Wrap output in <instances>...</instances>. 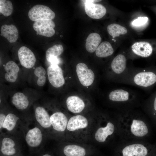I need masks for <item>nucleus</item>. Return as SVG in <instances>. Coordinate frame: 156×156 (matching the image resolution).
I'll use <instances>...</instances> for the list:
<instances>
[{"mask_svg":"<svg viewBox=\"0 0 156 156\" xmlns=\"http://www.w3.org/2000/svg\"><path fill=\"white\" fill-rule=\"evenodd\" d=\"M119 83L147 90L156 83V69L129 68Z\"/></svg>","mask_w":156,"mask_h":156,"instance_id":"obj_1","label":"nucleus"},{"mask_svg":"<svg viewBox=\"0 0 156 156\" xmlns=\"http://www.w3.org/2000/svg\"><path fill=\"white\" fill-rule=\"evenodd\" d=\"M128 69L126 57L124 54L120 53L116 55L112 61L107 74L113 80L119 83Z\"/></svg>","mask_w":156,"mask_h":156,"instance_id":"obj_2","label":"nucleus"},{"mask_svg":"<svg viewBox=\"0 0 156 156\" xmlns=\"http://www.w3.org/2000/svg\"><path fill=\"white\" fill-rule=\"evenodd\" d=\"M108 94L109 100L120 104L133 102L138 98L140 94L128 88H119L112 90Z\"/></svg>","mask_w":156,"mask_h":156,"instance_id":"obj_3","label":"nucleus"},{"mask_svg":"<svg viewBox=\"0 0 156 156\" xmlns=\"http://www.w3.org/2000/svg\"><path fill=\"white\" fill-rule=\"evenodd\" d=\"M44 135L40 127L37 126L28 128L26 131L25 138L28 146L33 149H36L42 144Z\"/></svg>","mask_w":156,"mask_h":156,"instance_id":"obj_4","label":"nucleus"},{"mask_svg":"<svg viewBox=\"0 0 156 156\" xmlns=\"http://www.w3.org/2000/svg\"><path fill=\"white\" fill-rule=\"evenodd\" d=\"M28 15L32 21H35L40 20H52L55 17V13L48 6L37 5L29 10Z\"/></svg>","mask_w":156,"mask_h":156,"instance_id":"obj_5","label":"nucleus"},{"mask_svg":"<svg viewBox=\"0 0 156 156\" xmlns=\"http://www.w3.org/2000/svg\"><path fill=\"white\" fill-rule=\"evenodd\" d=\"M49 81L51 85L55 88L62 86L65 80L62 68L58 64H51L47 68Z\"/></svg>","mask_w":156,"mask_h":156,"instance_id":"obj_6","label":"nucleus"},{"mask_svg":"<svg viewBox=\"0 0 156 156\" xmlns=\"http://www.w3.org/2000/svg\"><path fill=\"white\" fill-rule=\"evenodd\" d=\"M76 70L79 81L82 85L88 87L92 84L95 78L94 73L85 64L81 62L77 64Z\"/></svg>","mask_w":156,"mask_h":156,"instance_id":"obj_7","label":"nucleus"},{"mask_svg":"<svg viewBox=\"0 0 156 156\" xmlns=\"http://www.w3.org/2000/svg\"><path fill=\"white\" fill-rule=\"evenodd\" d=\"M55 24L52 20H40L34 21L33 24L34 29L37 34L51 37L55 34L54 29Z\"/></svg>","mask_w":156,"mask_h":156,"instance_id":"obj_8","label":"nucleus"},{"mask_svg":"<svg viewBox=\"0 0 156 156\" xmlns=\"http://www.w3.org/2000/svg\"><path fill=\"white\" fill-rule=\"evenodd\" d=\"M20 152L16 141L9 136H4L1 138L0 152L3 156H12L18 155Z\"/></svg>","mask_w":156,"mask_h":156,"instance_id":"obj_9","label":"nucleus"},{"mask_svg":"<svg viewBox=\"0 0 156 156\" xmlns=\"http://www.w3.org/2000/svg\"><path fill=\"white\" fill-rule=\"evenodd\" d=\"M18 55L20 63L24 67L30 69L34 66L36 61L35 55L32 51L25 46H22L18 51Z\"/></svg>","mask_w":156,"mask_h":156,"instance_id":"obj_10","label":"nucleus"},{"mask_svg":"<svg viewBox=\"0 0 156 156\" xmlns=\"http://www.w3.org/2000/svg\"><path fill=\"white\" fill-rule=\"evenodd\" d=\"M85 2L84 10L87 15L94 19H99L103 17L106 14V9L103 5L83 0Z\"/></svg>","mask_w":156,"mask_h":156,"instance_id":"obj_11","label":"nucleus"},{"mask_svg":"<svg viewBox=\"0 0 156 156\" xmlns=\"http://www.w3.org/2000/svg\"><path fill=\"white\" fill-rule=\"evenodd\" d=\"M34 115L36 120L39 126L45 131L51 126L50 116L47 110L43 107L38 106L35 108Z\"/></svg>","mask_w":156,"mask_h":156,"instance_id":"obj_12","label":"nucleus"},{"mask_svg":"<svg viewBox=\"0 0 156 156\" xmlns=\"http://www.w3.org/2000/svg\"><path fill=\"white\" fill-rule=\"evenodd\" d=\"M50 122L53 129L59 132L64 131L68 122L66 115L59 112H55L50 116Z\"/></svg>","mask_w":156,"mask_h":156,"instance_id":"obj_13","label":"nucleus"},{"mask_svg":"<svg viewBox=\"0 0 156 156\" xmlns=\"http://www.w3.org/2000/svg\"><path fill=\"white\" fill-rule=\"evenodd\" d=\"M132 52L138 56L146 57L150 56L153 52V48L150 43L146 42H136L131 46Z\"/></svg>","mask_w":156,"mask_h":156,"instance_id":"obj_14","label":"nucleus"},{"mask_svg":"<svg viewBox=\"0 0 156 156\" xmlns=\"http://www.w3.org/2000/svg\"><path fill=\"white\" fill-rule=\"evenodd\" d=\"M5 71V79L7 81L13 83L17 80L20 68L13 61H10L4 66Z\"/></svg>","mask_w":156,"mask_h":156,"instance_id":"obj_15","label":"nucleus"},{"mask_svg":"<svg viewBox=\"0 0 156 156\" xmlns=\"http://www.w3.org/2000/svg\"><path fill=\"white\" fill-rule=\"evenodd\" d=\"M66 105L68 109L74 113L81 112L85 107L83 101L78 96H68L66 100Z\"/></svg>","mask_w":156,"mask_h":156,"instance_id":"obj_16","label":"nucleus"},{"mask_svg":"<svg viewBox=\"0 0 156 156\" xmlns=\"http://www.w3.org/2000/svg\"><path fill=\"white\" fill-rule=\"evenodd\" d=\"M123 156H145L147 149L142 144H135L128 146L122 151Z\"/></svg>","mask_w":156,"mask_h":156,"instance_id":"obj_17","label":"nucleus"},{"mask_svg":"<svg viewBox=\"0 0 156 156\" xmlns=\"http://www.w3.org/2000/svg\"><path fill=\"white\" fill-rule=\"evenodd\" d=\"M88 121L86 118L81 115L73 116L68 122L67 129L70 131L86 128L88 125Z\"/></svg>","mask_w":156,"mask_h":156,"instance_id":"obj_18","label":"nucleus"},{"mask_svg":"<svg viewBox=\"0 0 156 156\" xmlns=\"http://www.w3.org/2000/svg\"><path fill=\"white\" fill-rule=\"evenodd\" d=\"M20 118L16 114L9 113L6 114L0 132L4 131L7 132L13 131L17 127L20 121Z\"/></svg>","mask_w":156,"mask_h":156,"instance_id":"obj_19","label":"nucleus"},{"mask_svg":"<svg viewBox=\"0 0 156 156\" xmlns=\"http://www.w3.org/2000/svg\"><path fill=\"white\" fill-rule=\"evenodd\" d=\"M1 35L6 38L10 43L15 42L18 39V32L16 27L14 25H2L1 29Z\"/></svg>","mask_w":156,"mask_h":156,"instance_id":"obj_20","label":"nucleus"},{"mask_svg":"<svg viewBox=\"0 0 156 156\" xmlns=\"http://www.w3.org/2000/svg\"><path fill=\"white\" fill-rule=\"evenodd\" d=\"M11 102L13 105L17 109L25 110L29 107V101L27 96L21 92H17L13 95Z\"/></svg>","mask_w":156,"mask_h":156,"instance_id":"obj_21","label":"nucleus"},{"mask_svg":"<svg viewBox=\"0 0 156 156\" xmlns=\"http://www.w3.org/2000/svg\"><path fill=\"white\" fill-rule=\"evenodd\" d=\"M63 47L62 45L56 44L49 48L47 50L46 58L47 61L51 64H58L59 60L57 58L63 52Z\"/></svg>","mask_w":156,"mask_h":156,"instance_id":"obj_22","label":"nucleus"},{"mask_svg":"<svg viewBox=\"0 0 156 156\" xmlns=\"http://www.w3.org/2000/svg\"><path fill=\"white\" fill-rule=\"evenodd\" d=\"M101 40V37L98 34L96 33L90 34L86 40L85 47L86 50L90 53L95 51Z\"/></svg>","mask_w":156,"mask_h":156,"instance_id":"obj_23","label":"nucleus"},{"mask_svg":"<svg viewBox=\"0 0 156 156\" xmlns=\"http://www.w3.org/2000/svg\"><path fill=\"white\" fill-rule=\"evenodd\" d=\"M114 130V125L110 122H109L105 127H100L98 129L95 134V138L99 142H104L108 135L113 134Z\"/></svg>","mask_w":156,"mask_h":156,"instance_id":"obj_24","label":"nucleus"},{"mask_svg":"<svg viewBox=\"0 0 156 156\" xmlns=\"http://www.w3.org/2000/svg\"><path fill=\"white\" fill-rule=\"evenodd\" d=\"M131 131L133 134L138 137H143L148 133V129L145 123L143 121L133 120L131 126Z\"/></svg>","mask_w":156,"mask_h":156,"instance_id":"obj_25","label":"nucleus"},{"mask_svg":"<svg viewBox=\"0 0 156 156\" xmlns=\"http://www.w3.org/2000/svg\"><path fill=\"white\" fill-rule=\"evenodd\" d=\"M114 52V49L110 43L105 41L99 44L95 51V54L98 57L103 58L111 56Z\"/></svg>","mask_w":156,"mask_h":156,"instance_id":"obj_26","label":"nucleus"},{"mask_svg":"<svg viewBox=\"0 0 156 156\" xmlns=\"http://www.w3.org/2000/svg\"><path fill=\"white\" fill-rule=\"evenodd\" d=\"M63 152L66 156H85L86 154L83 148L75 145L66 146L64 148Z\"/></svg>","mask_w":156,"mask_h":156,"instance_id":"obj_27","label":"nucleus"},{"mask_svg":"<svg viewBox=\"0 0 156 156\" xmlns=\"http://www.w3.org/2000/svg\"><path fill=\"white\" fill-rule=\"evenodd\" d=\"M107 31L109 34L113 38L125 34L127 32L125 27L116 23L108 25L107 27Z\"/></svg>","mask_w":156,"mask_h":156,"instance_id":"obj_28","label":"nucleus"},{"mask_svg":"<svg viewBox=\"0 0 156 156\" xmlns=\"http://www.w3.org/2000/svg\"><path fill=\"white\" fill-rule=\"evenodd\" d=\"M34 73L38 78L37 81V85L39 87L43 86L46 81V71L45 69L42 66L37 67L35 69Z\"/></svg>","mask_w":156,"mask_h":156,"instance_id":"obj_29","label":"nucleus"},{"mask_svg":"<svg viewBox=\"0 0 156 156\" xmlns=\"http://www.w3.org/2000/svg\"><path fill=\"white\" fill-rule=\"evenodd\" d=\"M13 11L12 4L9 0H0V12L5 16L11 14Z\"/></svg>","mask_w":156,"mask_h":156,"instance_id":"obj_30","label":"nucleus"},{"mask_svg":"<svg viewBox=\"0 0 156 156\" xmlns=\"http://www.w3.org/2000/svg\"><path fill=\"white\" fill-rule=\"evenodd\" d=\"M148 21V18L147 17H140L133 20L132 25L134 26H140L145 24Z\"/></svg>","mask_w":156,"mask_h":156,"instance_id":"obj_31","label":"nucleus"},{"mask_svg":"<svg viewBox=\"0 0 156 156\" xmlns=\"http://www.w3.org/2000/svg\"><path fill=\"white\" fill-rule=\"evenodd\" d=\"M150 99L153 101V107L154 111L156 112V91L152 94Z\"/></svg>","mask_w":156,"mask_h":156,"instance_id":"obj_32","label":"nucleus"},{"mask_svg":"<svg viewBox=\"0 0 156 156\" xmlns=\"http://www.w3.org/2000/svg\"><path fill=\"white\" fill-rule=\"evenodd\" d=\"M6 114L3 113L1 112L0 114V130L2 127L4 121L5 119Z\"/></svg>","mask_w":156,"mask_h":156,"instance_id":"obj_33","label":"nucleus"},{"mask_svg":"<svg viewBox=\"0 0 156 156\" xmlns=\"http://www.w3.org/2000/svg\"><path fill=\"white\" fill-rule=\"evenodd\" d=\"M41 156H52L50 154L47 153H44L42 154Z\"/></svg>","mask_w":156,"mask_h":156,"instance_id":"obj_34","label":"nucleus"},{"mask_svg":"<svg viewBox=\"0 0 156 156\" xmlns=\"http://www.w3.org/2000/svg\"><path fill=\"white\" fill-rule=\"evenodd\" d=\"M12 156H19L18 155H16Z\"/></svg>","mask_w":156,"mask_h":156,"instance_id":"obj_35","label":"nucleus"}]
</instances>
